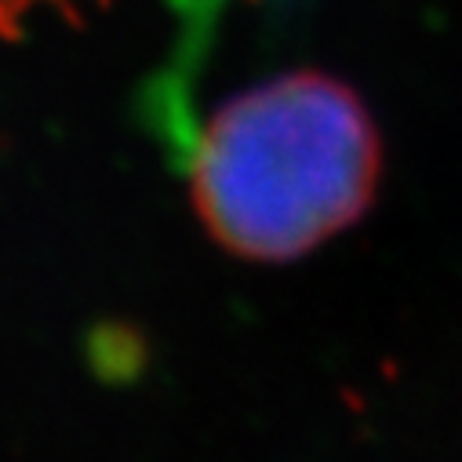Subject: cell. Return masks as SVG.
Returning <instances> with one entry per match:
<instances>
[{"label":"cell","instance_id":"7a4b0ae2","mask_svg":"<svg viewBox=\"0 0 462 462\" xmlns=\"http://www.w3.org/2000/svg\"><path fill=\"white\" fill-rule=\"evenodd\" d=\"M229 0H171V48L146 84L143 113L146 125L157 132L164 150L182 161L200 117H197V88L208 69V55L218 33V23Z\"/></svg>","mask_w":462,"mask_h":462},{"label":"cell","instance_id":"6da1fadb","mask_svg":"<svg viewBox=\"0 0 462 462\" xmlns=\"http://www.w3.org/2000/svg\"><path fill=\"white\" fill-rule=\"evenodd\" d=\"M182 164L222 248L291 263L372 208L383 143L350 84L295 69L222 102L197 125Z\"/></svg>","mask_w":462,"mask_h":462},{"label":"cell","instance_id":"3957f363","mask_svg":"<svg viewBox=\"0 0 462 462\" xmlns=\"http://www.w3.org/2000/svg\"><path fill=\"white\" fill-rule=\"evenodd\" d=\"M98 5H106V0H0V41H19L33 12H59L62 19L77 23L80 12Z\"/></svg>","mask_w":462,"mask_h":462}]
</instances>
